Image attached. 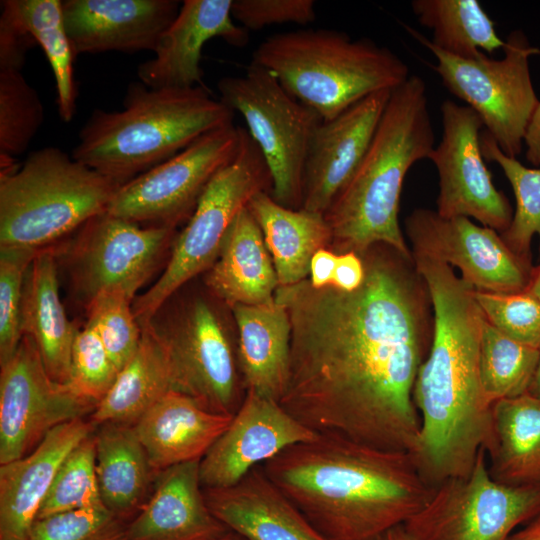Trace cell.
I'll use <instances>...</instances> for the list:
<instances>
[{
  "instance_id": "obj_1",
  "label": "cell",
  "mask_w": 540,
  "mask_h": 540,
  "mask_svg": "<svg viewBox=\"0 0 540 540\" xmlns=\"http://www.w3.org/2000/svg\"><path fill=\"white\" fill-rule=\"evenodd\" d=\"M354 291L279 286L291 324L289 374L280 405L316 433L411 453L420 432L414 383L433 337L427 284L412 256L386 244L360 254Z\"/></svg>"
},
{
  "instance_id": "obj_2",
  "label": "cell",
  "mask_w": 540,
  "mask_h": 540,
  "mask_svg": "<svg viewBox=\"0 0 540 540\" xmlns=\"http://www.w3.org/2000/svg\"><path fill=\"white\" fill-rule=\"evenodd\" d=\"M432 301L429 353L419 368L413 401L420 432L410 453L424 480L436 487L467 476L480 450L493 444L492 405L480 379V342L485 316L475 289L449 264L411 250Z\"/></svg>"
},
{
  "instance_id": "obj_3",
  "label": "cell",
  "mask_w": 540,
  "mask_h": 540,
  "mask_svg": "<svg viewBox=\"0 0 540 540\" xmlns=\"http://www.w3.org/2000/svg\"><path fill=\"white\" fill-rule=\"evenodd\" d=\"M262 467L326 540H384L435 490L409 452L333 433L291 445Z\"/></svg>"
},
{
  "instance_id": "obj_4",
  "label": "cell",
  "mask_w": 540,
  "mask_h": 540,
  "mask_svg": "<svg viewBox=\"0 0 540 540\" xmlns=\"http://www.w3.org/2000/svg\"><path fill=\"white\" fill-rule=\"evenodd\" d=\"M434 143L426 84L410 75L391 92L362 162L324 214L339 254L386 244L412 256L399 225L401 190L410 167L429 158Z\"/></svg>"
},
{
  "instance_id": "obj_5",
  "label": "cell",
  "mask_w": 540,
  "mask_h": 540,
  "mask_svg": "<svg viewBox=\"0 0 540 540\" xmlns=\"http://www.w3.org/2000/svg\"><path fill=\"white\" fill-rule=\"evenodd\" d=\"M234 111L202 86L129 84L120 111L94 109L72 157L120 185L173 157L205 133L233 123Z\"/></svg>"
},
{
  "instance_id": "obj_6",
  "label": "cell",
  "mask_w": 540,
  "mask_h": 540,
  "mask_svg": "<svg viewBox=\"0 0 540 540\" xmlns=\"http://www.w3.org/2000/svg\"><path fill=\"white\" fill-rule=\"evenodd\" d=\"M252 62L271 71L323 121L373 93L394 90L410 76L408 66L387 47L325 28L273 34L259 44Z\"/></svg>"
},
{
  "instance_id": "obj_7",
  "label": "cell",
  "mask_w": 540,
  "mask_h": 540,
  "mask_svg": "<svg viewBox=\"0 0 540 540\" xmlns=\"http://www.w3.org/2000/svg\"><path fill=\"white\" fill-rule=\"evenodd\" d=\"M121 185L57 147L0 173V247L43 249L105 212Z\"/></svg>"
},
{
  "instance_id": "obj_8",
  "label": "cell",
  "mask_w": 540,
  "mask_h": 540,
  "mask_svg": "<svg viewBox=\"0 0 540 540\" xmlns=\"http://www.w3.org/2000/svg\"><path fill=\"white\" fill-rule=\"evenodd\" d=\"M269 186L272 188V178L263 154L241 127L237 154L204 189L186 226L173 241L163 273L134 299L132 308L141 327L183 285L214 264L234 218L256 193Z\"/></svg>"
},
{
  "instance_id": "obj_9",
  "label": "cell",
  "mask_w": 540,
  "mask_h": 540,
  "mask_svg": "<svg viewBox=\"0 0 540 540\" xmlns=\"http://www.w3.org/2000/svg\"><path fill=\"white\" fill-rule=\"evenodd\" d=\"M217 88L219 100L242 115L263 154L273 199L300 209L306 156L322 118L290 95L271 71L252 61L244 75L223 77Z\"/></svg>"
},
{
  "instance_id": "obj_10",
  "label": "cell",
  "mask_w": 540,
  "mask_h": 540,
  "mask_svg": "<svg viewBox=\"0 0 540 540\" xmlns=\"http://www.w3.org/2000/svg\"><path fill=\"white\" fill-rule=\"evenodd\" d=\"M411 35L435 56L433 69L454 96L467 103L481 118L486 132L500 150L516 158L523 149L525 132L540 102L531 80L529 57L540 54L521 30L505 40L504 56L476 59L450 55L407 27Z\"/></svg>"
},
{
  "instance_id": "obj_11",
  "label": "cell",
  "mask_w": 540,
  "mask_h": 540,
  "mask_svg": "<svg viewBox=\"0 0 540 540\" xmlns=\"http://www.w3.org/2000/svg\"><path fill=\"white\" fill-rule=\"evenodd\" d=\"M144 326L166 353L172 391L211 412L235 414L246 390L238 358L211 303L197 297L174 310L163 304Z\"/></svg>"
},
{
  "instance_id": "obj_12",
  "label": "cell",
  "mask_w": 540,
  "mask_h": 540,
  "mask_svg": "<svg viewBox=\"0 0 540 540\" xmlns=\"http://www.w3.org/2000/svg\"><path fill=\"white\" fill-rule=\"evenodd\" d=\"M174 239L173 227H141L105 211L88 220L61 247H51L74 298L86 309L108 290L120 289L135 299Z\"/></svg>"
},
{
  "instance_id": "obj_13",
  "label": "cell",
  "mask_w": 540,
  "mask_h": 540,
  "mask_svg": "<svg viewBox=\"0 0 540 540\" xmlns=\"http://www.w3.org/2000/svg\"><path fill=\"white\" fill-rule=\"evenodd\" d=\"M540 513V485L508 486L492 479L480 450L471 472L437 485L404 527L415 540H507Z\"/></svg>"
},
{
  "instance_id": "obj_14",
  "label": "cell",
  "mask_w": 540,
  "mask_h": 540,
  "mask_svg": "<svg viewBox=\"0 0 540 540\" xmlns=\"http://www.w3.org/2000/svg\"><path fill=\"white\" fill-rule=\"evenodd\" d=\"M240 126H221L122 184L106 212L134 223L175 227L193 214L214 175L237 154Z\"/></svg>"
},
{
  "instance_id": "obj_15",
  "label": "cell",
  "mask_w": 540,
  "mask_h": 540,
  "mask_svg": "<svg viewBox=\"0 0 540 540\" xmlns=\"http://www.w3.org/2000/svg\"><path fill=\"white\" fill-rule=\"evenodd\" d=\"M0 366V465L29 454L52 429L90 416L96 408L49 375L26 335Z\"/></svg>"
},
{
  "instance_id": "obj_16",
  "label": "cell",
  "mask_w": 540,
  "mask_h": 540,
  "mask_svg": "<svg viewBox=\"0 0 540 540\" xmlns=\"http://www.w3.org/2000/svg\"><path fill=\"white\" fill-rule=\"evenodd\" d=\"M443 134L429 158L439 177L437 213L445 218L467 217L498 233L512 220L505 194L498 190L485 165L480 145L484 126L469 106L452 100L441 105Z\"/></svg>"
},
{
  "instance_id": "obj_17",
  "label": "cell",
  "mask_w": 540,
  "mask_h": 540,
  "mask_svg": "<svg viewBox=\"0 0 540 540\" xmlns=\"http://www.w3.org/2000/svg\"><path fill=\"white\" fill-rule=\"evenodd\" d=\"M411 250L420 251L460 271L476 291H525L533 271L529 260L517 255L497 231L467 217L445 218L418 208L405 220Z\"/></svg>"
},
{
  "instance_id": "obj_18",
  "label": "cell",
  "mask_w": 540,
  "mask_h": 540,
  "mask_svg": "<svg viewBox=\"0 0 540 540\" xmlns=\"http://www.w3.org/2000/svg\"><path fill=\"white\" fill-rule=\"evenodd\" d=\"M317 435L279 402L246 391L229 426L200 461L201 485L204 489L234 485L287 447Z\"/></svg>"
},
{
  "instance_id": "obj_19",
  "label": "cell",
  "mask_w": 540,
  "mask_h": 540,
  "mask_svg": "<svg viewBox=\"0 0 540 540\" xmlns=\"http://www.w3.org/2000/svg\"><path fill=\"white\" fill-rule=\"evenodd\" d=\"M392 91L373 93L317 127L305 161L301 208L328 211L362 162Z\"/></svg>"
},
{
  "instance_id": "obj_20",
  "label": "cell",
  "mask_w": 540,
  "mask_h": 540,
  "mask_svg": "<svg viewBox=\"0 0 540 540\" xmlns=\"http://www.w3.org/2000/svg\"><path fill=\"white\" fill-rule=\"evenodd\" d=\"M232 0H185L161 35L154 57L138 66L139 81L153 89H188L201 83L202 49L207 41L220 37L243 47L249 32L234 23Z\"/></svg>"
},
{
  "instance_id": "obj_21",
  "label": "cell",
  "mask_w": 540,
  "mask_h": 540,
  "mask_svg": "<svg viewBox=\"0 0 540 540\" xmlns=\"http://www.w3.org/2000/svg\"><path fill=\"white\" fill-rule=\"evenodd\" d=\"M178 0H64L65 28L78 54L154 51L176 18Z\"/></svg>"
},
{
  "instance_id": "obj_22",
  "label": "cell",
  "mask_w": 540,
  "mask_h": 540,
  "mask_svg": "<svg viewBox=\"0 0 540 540\" xmlns=\"http://www.w3.org/2000/svg\"><path fill=\"white\" fill-rule=\"evenodd\" d=\"M97 427L85 418L65 422L29 454L0 465V539L26 540L61 465Z\"/></svg>"
},
{
  "instance_id": "obj_23",
  "label": "cell",
  "mask_w": 540,
  "mask_h": 540,
  "mask_svg": "<svg viewBox=\"0 0 540 540\" xmlns=\"http://www.w3.org/2000/svg\"><path fill=\"white\" fill-rule=\"evenodd\" d=\"M211 512L247 540H326L269 479L262 465L229 487L203 488Z\"/></svg>"
},
{
  "instance_id": "obj_24",
  "label": "cell",
  "mask_w": 540,
  "mask_h": 540,
  "mask_svg": "<svg viewBox=\"0 0 540 540\" xmlns=\"http://www.w3.org/2000/svg\"><path fill=\"white\" fill-rule=\"evenodd\" d=\"M201 460L161 472L124 540H216L230 529L209 509L200 482Z\"/></svg>"
},
{
  "instance_id": "obj_25",
  "label": "cell",
  "mask_w": 540,
  "mask_h": 540,
  "mask_svg": "<svg viewBox=\"0 0 540 540\" xmlns=\"http://www.w3.org/2000/svg\"><path fill=\"white\" fill-rule=\"evenodd\" d=\"M233 415L211 412L193 398L169 391L133 425L153 470L201 460Z\"/></svg>"
},
{
  "instance_id": "obj_26",
  "label": "cell",
  "mask_w": 540,
  "mask_h": 540,
  "mask_svg": "<svg viewBox=\"0 0 540 540\" xmlns=\"http://www.w3.org/2000/svg\"><path fill=\"white\" fill-rule=\"evenodd\" d=\"M207 271L206 286L229 307L275 301L279 287L275 267L262 231L247 207L232 221L217 259Z\"/></svg>"
},
{
  "instance_id": "obj_27",
  "label": "cell",
  "mask_w": 540,
  "mask_h": 540,
  "mask_svg": "<svg viewBox=\"0 0 540 540\" xmlns=\"http://www.w3.org/2000/svg\"><path fill=\"white\" fill-rule=\"evenodd\" d=\"M230 308L238 329L237 358L245 390L280 402L289 374L287 311L276 301Z\"/></svg>"
},
{
  "instance_id": "obj_28",
  "label": "cell",
  "mask_w": 540,
  "mask_h": 540,
  "mask_svg": "<svg viewBox=\"0 0 540 540\" xmlns=\"http://www.w3.org/2000/svg\"><path fill=\"white\" fill-rule=\"evenodd\" d=\"M58 277L52 247L40 249L26 273L21 323L23 336L33 340L49 375L57 382L66 383L79 327L66 315L59 295Z\"/></svg>"
},
{
  "instance_id": "obj_29",
  "label": "cell",
  "mask_w": 540,
  "mask_h": 540,
  "mask_svg": "<svg viewBox=\"0 0 540 540\" xmlns=\"http://www.w3.org/2000/svg\"><path fill=\"white\" fill-rule=\"evenodd\" d=\"M95 439L102 502L130 522L149 500L159 474L153 470L133 425L103 423L97 427Z\"/></svg>"
},
{
  "instance_id": "obj_30",
  "label": "cell",
  "mask_w": 540,
  "mask_h": 540,
  "mask_svg": "<svg viewBox=\"0 0 540 540\" xmlns=\"http://www.w3.org/2000/svg\"><path fill=\"white\" fill-rule=\"evenodd\" d=\"M247 208L262 231L279 286L307 279L313 255L331 241L325 215L285 207L267 191L256 193Z\"/></svg>"
},
{
  "instance_id": "obj_31",
  "label": "cell",
  "mask_w": 540,
  "mask_h": 540,
  "mask_svg": "<svg viewBox=\"0 0 540 540\" xmlns=\"http://www.w3.org/2000/svg\"><path fill=\"white\" fill-rule=\"evenodd\" d=\"M492 479L508 486L540 485V399L529 393L492 405Z\"/></svg>"
},
{
  "instance_id": "obj_32",
  "label": "cell",
  "mask_w": 540,
  "mask_h": 540,
  "mask_svg": "<svg viewBox=\"0 0 540 540\" xmlns=\"http://www.w3.org/2000/svg\"><path fill=\"white\" fill-rule=\"evenodd\" d=\"M172 391L166 353L146 326L139 347L120 370L115 383L89 416L99 426L106 422L134 425L162 396Z\"/></svg>"
},
{
  "instance_id": "obj_33",
  "label": "cell",
  "mask_w": 540,
  "mask_h": 540,
  "mask_svg": "<svg viewBox=\"0 0 540 540\" xmlns=\"http://www.w3.org/2000/svg\"><path fill=\"white\" fill-rule=\"evenodd\" d=\"M1 9L43 49L56 82L59 117L70 122L76 112L73 64L77 55L65 28L62 1L4 0Z\"/></svg>"
},
{
  "instance_id": "obj_34",
  "label": "cell",
  "mask_w": 540,
  "mask_h": 540,
  "mask_svg": "<svg viewBox=\"0 0 540 540\" xmlns=\"http://www.w3.org/2000/svg\"><path fill=\"white\" fill-rule=\"evenodd\" d=\"M411 8L418 22L432 30L431 43L450 55L476 59L505 46L477 0H413Z\"/></svg>"
},
{
  "instance_id": "obj_35",
  "label": "cell",
  "mask_w": 540,
  "mask_h": 540,
  "mask_svg": "<svg viewBox=\"0 0 540 540\" xmlns=\"http://www.w3.org/2000/svg\"><path fill=\"white\" fill-rule=\"evenodd\" d=\"M539 359L540 349L511 339L484 319L479 368L482 389L491 405L527 393Z\"/></svg>"
},
{
  "instance_id": "obj_36",
  "label": "cell",
  "mask_w": 540,
  "mask_h": 540,
  "mask_svg": "<svg viewBox=\"0 0 540 540\" xmlns=\"http://www.w3.org/2000/svg\"><path fill=\"white\" fill-rule=\"evenodd\" d=\"M480 145L484 159L499 165L515 195V212L501 236L513 252L531 261V240L536 234L540 241V167H526L505 155L486 131L481 133Z\"/></svg>"
},
{
  "instance_id": "obj_37",
  "label": "cell",
  "mask_w": 540,
  "mask_h": 540,
  "mask_svg": "<svg viewBox=\"0 0 540 540\" xmlns=\"http://www.w3.org/2000/svg\"><path fill=\"white\" fill-rule=\"evenodd\" d=\"M45 119L38 92L21 70L0 69L1 170L12 168L29 147Z\"/></svg>"
},
{
  "instance_id": "obj_38",
  "label": "cell",
  "mask_w": 540,
  "mask_h": 540,
  "mask_svg": "<svg viewBox=\"0 0 540 540\" xmlns=\"http://www.w3.org/2000/svg\"><path fill=\"white\" fill-rule=\"evenodd\" d=\"M96 432V431H95ZM104 505L96 474L95 433L79 444L61 465L36 519Z\"/></svg>"
},
{
  "instance_id": "obj_39",
  "label": "cell",
  "mask_w": 540,
  "mask_h": 540,
  "mask_svg": "<svg viewBox=\"0 0 540 540\" xmlns=\"http://www.w3.org/2000/svg\"><path fill=\"white\" fill-rule=\"evenodd\" d=\"M133 300L123 290L113 289L100 293L85 309L87 321L96 329L119 371L134 356L142 337Z\"/></svg>"
},
{
  "instance_id": "obj_40",
  "label": "cell",
  "mask_w": 540,
  "mask_h": 540,
  "mask_svg": "<svg viewBox=\"0 0 540 540\" xmlns=\"http://www.w3.org/2000/svg\"><path fill=\"white\" fill-rule=\"evenodd\" d=\"M119 372L96 329L86 321L73 342L66 383L77 395L97 406L112 388Z\"/></svg>"
},
{
  "instance_id": "obj_41",
  "label": "cell",
  "mask_w": 540,
  "mask_h": 540,
  "mask_svg": "<svg viewBox=\"0 0 540 540\" xmlns=\"http://www.w3.org/2000/svg\"><path fill=\"white\" fill-rule=\"evenodd\" d=\"M39 250L0 247V365L13 356L23 338L21 309L24 282Z\"/></svg>"
},
{
  "instance_id": "obj_42",
  "label": "cell",
  "mask_w": 540,
  "mask_h": 540,
  "mask_svg": "<svg viewBox=\"0 0 540 540\" xmlns=\"http://www.w3.org/2000/svg\"><path fill=\"white\" fill-rule=\"evenodd\" d=\"M128 524L100 505L36 519L26 540H124Z\"/></svg>"
},
{
  "instance_id": "obj_43",
  "label": "cell",
  "mask_w": 540,
  "mask_h": 540,
  "mask_svg": "<svg viewBox=\"0 0 540 540\" xmlns=\"http://www.w3.org/2000/svg\"><path fill=\"white\" fill-rule=\"evenodd\" d=\"M485 318L511 339L540 349V299L527 291L488 293L475 290Z\"/></svg>"
},
{
  "instance_id": "obj_44",
  "label": "cell",
  "mask_w": 540,
  "mask_h": 540,
  "mask_svg": "<svg viewBox=\"0 0 540 540\" xmlns=\"http://www.w3.org/2000/svg\"><path fill=\"white\" fill-rule=\"evenodd\" d=\"M314 5L313 0H232L231 14L248 31L273 24L307 25L315 19Z\"/></svg>"
},
{
  "instance_id": "obj_45",
  "label": "cell",
  "mask_w": 540,
  "mask_h": 540,
  "mask_svg": "<svg viewBox=\"0 0 540 540\" xmlns=\"http://www.w3.org/2000/svg\"><path fill=\"white\" fill-rule=\"evenodd\" d=\"M36 43L34 38L9 16H0V69L22 70L28 50Z\"/></svg>"
},
{
  "instance_id": "obj_46",
  "label": "cell",
  "mask_w": 540,
  "mask_h": 540,
  "mask_svg": "<svg viewBox=\"0 0 540 540\" xmlns=\"http://www.w3.org/2000/svg\"><path fill=\"white\" fill-rule=\"evenodd\" d=\"M365 277L362 258L355 252L338 254L332 285L343 291H354Z\"/></svg>"
},
{
  "instance_id": "obj_47",
  "label": "cell",
  "mask_w": 540,
  "mask_h": 540,
  "mask_svg": "<svg viewBox=\"0 0 540 540\" xmlns=\"http://www.w3.org/2000/svg\"><path fill=\"white\" fill-rule=\"evenodd\" d=\"M338 254L325 248L319 249L312 257L308 279L314 288L332 285Z\"/></svg>"
},
{
  "instance_id": "obj_48",
  "label": "cell",
  "mask_w": 540,
  "mask_h": 540,
  "mask_svg": "<svg viewBox=\"0 0 540 540\" xmlns=\"http://www.w3.org/2000/svg\"><path fill=\"white\" fill-rule=\"evenodd\" d=\"M526 160L540 167V102L538 103L525 132Z\"/></svg>"
},
{
  "instance_id": "obj_49",
  "label": "cell",
  "mask_w": 540,
  "mask_h": 540,
  "mask_svg": "<svg viewBox=\"0 0 540 540\" xmlns=\"http://www.w3.org/2000/svg\"><path fill=\"white\" fill-rule=\"evenodd\" d=\"M507 540H540V513L522 529L512 533Z\"/></svg>"
},
{
  "instance_id": "obj_50",
  "label": "cell",
  "mask_w": 540,
  "mask_h": 540,
  "mask_svg": "<svg viewBox=\"0 0 540 540\" xmlns=\"http://www.w3.org/2000/svg\"><path fill=\"white\" fill-rule=\"evenodd\" d=\"M525 291L540 299V265L533 268L529 284Z\"/></svg>"
},
{
  "instance_id": "obj_51",
  "label": "cell",
  "mask_w": 540,
  "mask_h": 540,
  "mask_svg": "<svg viewBox=\"0 0 540 540\" xmlns=\"http://www.w3.org/2000/svg\"><path fill=\"white\" fill-rule=\"evenodd\" d=\"M384 540H415L413 536L406 530L404 525H399L391 529L385 536Z\"/></svg>"
},
{
  "instance_id": "obj_52",
  "label": "cell",
  "mask_w": 540,
  "mask_h": 540,
  "mask_svg": "<svg viewBox=\"0 0 540 540\" xmlns=\"http://www.w3.org/2000/svg\"><path fill=\"white\" fill-rule=\"evenodd\" d=\"M527 393L540 399V359Z\"/></svg>"
},
{
  "instance_id": "obj_53",
  "label": "cell",
  "mask_w": 540,
  "mask_h": 540,
  "mask_svg": "<svg viewBox=\"0 0 540 540\" xmlns=\"http://www.w3.org/2000/svg\"><path fill=\"white\" fill-rule=\"evenodd\" d=\"M216 540H247V539L244 538L242 535L232 530H229L227 533L217 538Z\"/></svg>"
},
{
  "instance_id": "obj_54",
  "label": "cell",
  "mask_w": 540,
  "mask_h": 540,
  "mask_svg": "<svg viewBox=\"0 0 540 540\" xmlns=\"http://www.w3.org/2000/svg\"><path fill=\"white\" fill-rule=\"evenodd\" d=\"M0 540H14V539H0Z\"/></svg>"
}]
</instances>
